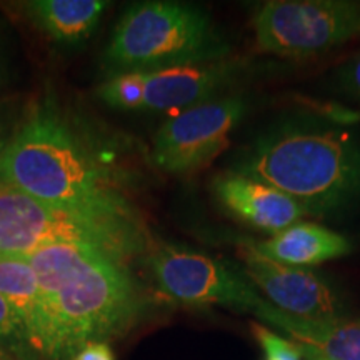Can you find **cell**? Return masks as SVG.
Segmentation results:
<instances>
[{"label":"cell","instance_id":"cell-9","mask_svg":"<svg viewBox=\"0 0 360 360\" xmlns=\"http://www.w3.org/2000/svg\"><path fill=\"white\" fill-rule=\"evenodd\" d=\"M244 276L267 295V302L282 312L299 319L345 317V304L326 277L307 267H294L267 257L254 242L238 244Z\"/></svg>","mask_w":360,"mask_h":360},{"label":"cell","instance_id":"cell-24","mask_svg":"<svg viewBox=\"0 0 360 360\" xmlns=\"http://www.w3.org/2000/svg\"><path fill=\"white\" fill-rule=\"evenodd\" d=\"M0 77H2V60H0Z\"/></svg>","mask_w":360,"mask_h":360},{"label":"cell","instance_id":"cell-4","mask_svg":"<svg viewBox=\"0 0 360 360\" xmlns=\"http://www.w3.org/2000/svg\"><path fill=\"white\" fill-rule=\"evenodd\" d=\"M231 45L210 15L192 4H132L112 30L102 57L107 77L227 58Z\"/></svg>","mask_w":360,"mask_h":360},{"label":"cell","instance_id":"cell-19","mask_svg":"<svg viewBox=\"0 0 360 360\" xmlns=\"http://www.w3.org/2000/svg\"><path fill=\"white\" fill-rule=\"evenodd\" d=\"M70 360H115L109 342H89Z\"/></svg>","mask_w":360,"mask_h":360},{"label":"cell","instance_id":"cell-6","mask_svg":"<svg viewBox=\"0 0 360 360\" xmlns=\"http://www.w3.org/2000/svg\"><path fill=\"white\" fill-rule=\"evenodd\" d=\"M260 52L282 57L312 56L360 35V2L272 0L252 17Z\"/></svg>","mask_w":360,"mask_h":360},{"label":"cell","instance_id":"cell-18","mask_svg":"<svg viewBox=\"0 0 360 360\" xmlns=\"http://www.w3.org/2000/svg\"><path fill=\"white\" fill-rule=\"evenodd\" d=\"M252 334L264 352V360H304L300 345L277 335L267 326L252 323Z\"/></svg>","mask_w":360,"mask_h":360},{"label":"cell","instance_id":"cell-12","mask_svg":"<svg viewBox=\"0 0 360 360\" xmlns=\"http://www.w3.org/2000/svg\"><path fill=\"white\" fill-rule=\"evenodd\" d=\"M254 315L282 330L295 344L321 354L326 360H360V319H299L276 309L265 299L254 310Z\"/></svg>","mask_w":360,"mask_h":360},{"label":"cell","instance_id":"cell-15","mask_svg":"<svg viewBox=\"0 0 360 360\" xmlns=\"http://www.w3.org/2000/svg\"><path fill=\"white\" fill-rule=\"evenodd\" d=\"M0 295L19 315L30 344L39 357H42V297L37 276L29 259L0 254Z\"/></svg>","mask_w":360,"mask_h":360},{"label":"cell","instance_id":"cell-16","mask_svg":"<svg viewBox=\"0 0 360 360\" xmlns=\"http://www.w3.org/2000/svg\"><path fill=\"white\" fill-rule=\"evenodd\" d=\"M147 74L124 72L107 77L97 87V96L109 107L122 110H141L146 101Z\"/></svg>","mask_w":360,"mask_h":360},{"label":"cell","instance_id":"cell-14","mask_svg":"<svg viewBox=\"0 0 360 360\" xmlns=\"http://www.w3.org/2000/svg\"><path fill=\"white\" fill-rule=\"evenodd\" d=\"M109 6L103 0H30L22 8L53 42L74 45L94 34Z\"/></svg>","mask_w":360,"mask_h":360},{"label":"cell","instance_id":"cell-1","mask_svg":"<svg viewBox=\"0 0 360 360\" xmlns=\"http://www.w3.org/2000/svg\"><path fill=\"white\" fill-rule=\"evenodd\" d=\"M0 180L45 204L148 242L119 184L89 150L52 94L35 102L0 157Z\"/></svg>","mask_w":360,"mask_h":360},{"label":"cell","instance_id":"cell-13","mask_svg":"<svg viewBox=\"0 0 360 360\" xmlns=\"http://www.w3.org/2000/svg\"><path fill=\"white\" fill-rule=\"evenodd\" d=\"M254 244L267 257L294 267L323 264L352 250L349 238L312 222L294 224L267 240Z\"/></svg>","mask_w":360,"mask_h":360},{"label":"cell","instance_id":"cell-3","mask_svg":"<svg viewBox=\"0 0 360 360\" xmlns=\"http://www.w3.org/2000/svg\"><path fill=\"white\" fill-rule=\"evenodd\" d=\"M232 170L287 193L305 214H335L360 202V141L312 115L269 125L238 152Z\"/></svg>","mask_w":360,"mask_h":360},{"label":"cell","instance_id":"cell-2","mask_svg":"<svg viewBox=\"0 0 360 360\" xmlns=\"http://www.w3.org/2000/svg\"><path fill=\"white\" fill-rule=\"evenodd\" d=\"M27 259L42 297V357L70 360L89 342H109L141 319L142 292L125 260L110 252L57 244Z\"/></svg>","mask_w":360,"mask_h":360},{"label":"cell","instance_id":"cell-21","mask_svg":"<svg viewBox=\"0 0 360 360\" xmlns=\"http://www.w3.org/2000/svg\"><path fill=\"white\" fill-rule=\"evenodd\" d=\"M13 132H15V127H12L11 114H8L7 105L4 102H0V157L6 152Z\"/></svg>","mask_w":360,"mask_h":360},{"label":"cell","instance_id":"cell-11","mask_svg":"<svg viewBox=\"0 0 360 360\" xmlns=\"http://www.w3.org/2000/svg\"><path fill=\"white\" fill-rule=\"evenodd\" d=\"M240 64L229 58L150 72L147 74L143 109L182 112L212 101L236 80Z\"/></svg>","mask_w":360,"mask_h":360},{"label":"cell","instance_id":"cell-20","mask_svg":"<svg viewBox=\"0 0 360 360\" xmlns=\"http://www.w3.org/2000/svg\"><path fill=\"white\" fill-rule=\"evenodd\" d=\"M339 79L347 92L360 98V56L342 67L339 72Z\"/></svg>","mask_w":360,"mask_h":360},{"label":"cell","instance_id":"cell-10","mask_svg":"<svg viewBox=\"0 0 360 360\" xmlns=\"http://www.w3.org/2000/svg\"><path fill=\"white\" fill-rule=\"evenodd\" d=\"M217 204L231 217L272 236L299 224L305 212L292 197L236 170L227 169L212 179Z\"/></svg>","mask_w":360,"mask_h":360},{"label":"cell","instance_id":"cell-17","mask_svg":"<svg viewBox=\"0 0 360 360\" xmlns=\"http://www.w3.org/2000/svg\"><path fill=\"white\" fill-rule=\"evenodd\" d=\"M0 349L6 350L12 359L34 360L39 357L19 315L2 295H0Z\"/></svg>","mask_w":360,"mask_h":360},{"label":"cell","instance_id":"cell-8","mask_svg":"<svg viewBox=\"0 0 360 360\" xmlns=\"http://www.w3.org/2000/svg\"><path fill=\"white\" fill-rule=\"evenodd\" d=\"M245 114L247 101L240 96L217 97L177 112L157 130L154 165L170 175L199 172L227 148Z\"/></svg>","mask_w":360,"mask_h":360},{"label":"cell","instance_id":"cell-22","mask_svg":"<svg viewBox=\"0 0 360 360\" xmlns=\"http://www.w3.org/2000/svg\"><path fill=\"white\" fill-rule=\"evenodd\" d=\"M300 350H302V357H304V360H326V359L322 357L321 354H317V352H315V350H312V349L302 347V345H300Z\"/></svg>","mask_w":360,"mask_h":360},{"label":"cell","instance_id":"cell-5","mask_svg":"<svg viewBox=\"0 0 360 360\" xmlns=\"http://www.w3.org/2000/svg\"><path fill=\"white\" fill-rule=\"evenodd\" d=\"M57 244L96 245L122 260L148 249V242L45 204L0 180V254L27 259Z\"/></svg>","mask_w":360,"mask_h":360},{"label":"cell","instance_id":"cell-7","mask_svg":"<svg viewBox=\"0 0 360 360\" xmlns=\"http://www.w3.org/2000/svg\"><path fill=\"white\" fill-rule=\"evenodd\" d=\"M147 267L157 289L191 307H225L252 312L264 297L245 276L191 247L160 242L148 247Z\"/></svg>","mask_w":360,"mask_h":360},{"label":"cell","instance_id":"cell-23","mask_svg":"<svg viewBox=\"0 0 360 360\" xmlns=\"http://www.w3.org/2000/svg\"><path fill=\"white\" fill-rule=\"evenodd\" d=\"M0 360H13V359L11 357V355H8V354L6 352V350L0 349Z\"/></svg>","mask_w":360,"mask_h":360}]
</instances>
